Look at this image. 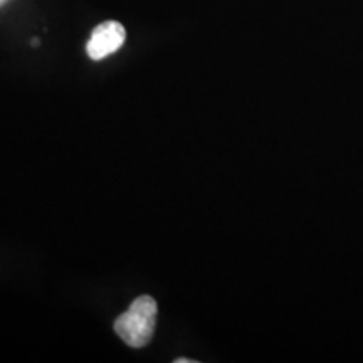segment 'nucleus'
I'll return each mask as SVG.
<instances>
[{
	"instance_id": "2",
	"label": "nucleus",
	"mask_w": 363,
	"mask_h": 363,
	"mask_svg": "<svg viewBox=\"0 0 363 363\" xmlns=\"http://www.w3.org/2000/svg\"><path fill=\"white\" fill-rule=\"evenodd\" d=\"M125 27L116 21H106L93 30L88 45H86V52L93 61H101L116 52L125 44Z\"/></svg>"
},
{
	"instance_id": "5",
	"label": "nucleus",
	"mask_w": 363,
	"mask_h": 363,
	"mask_svg": "<svg viewBox=\"0 0 363 363\" xmlns=\"http://www.w3.org/2000/svg\"><path fill=\"white\" fill-rule=\"evenodd\" d=\"M6 2H7V0H0V7H2Z\"/></svg>"
},
{
	"instance_id": "4",
	"label": "nucleus",
	"mask_w": 363,
	"mask_h": 363,
	"mask_svg": "<svg viewBox=\"0 0 363 363\" xmlns=\"http://www.w3.org/2000/svg\"><path fill=\"white\" fill-rule=\"evenodd\" d=\"M30 44H33L35 48V45H39V39H33V40H30Z\"/></svg>"
},
{
	"instance_id": "3",
	"label": "nucleus",
	"mask_w": 363,
	"mask_h": 363,
	"mask_svg": "<svg viewBox=\"0 0 363 363\" xmlns=\"http://www.w3.org/2000/svg\"><path fill=\"white\" fill-rule=\"evenodd\" d=\"M194 360H187V358H179V360H175V363H190Z\"/></svg>"
},
{
	"instance_id": "1",
	"label": "nucleus",
	"mask_w": 363,
	"mask_h": 363,
	"mask_svg": "<svg viewBox=\"0 0 363 363\" xmlns=\"http://www.w3.org/2000/svg\"><path fill=\"white\" fill-rule=\"evenodd\" d=\"M157 301L152 296H140L115 321V331L131 348H143L153 338L157 326Z\"/></svg>"
}]
</instances>
